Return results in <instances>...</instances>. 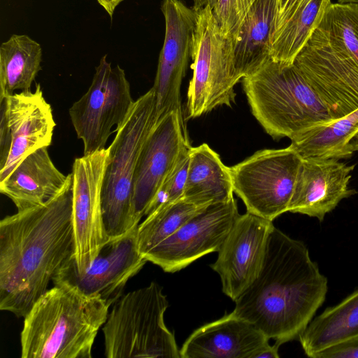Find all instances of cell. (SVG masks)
Here are the masks:
<instances>
[{
    "label": "cell",
    "instance_id": "obj_1",
    "mask_svg": "<svg viewBox=\"0 0 358 358\" xmlns=\"http://www.w3.org/2000/svg\"><path fill=\"white\" fill-rule=\"evenodd\" d=\"M71 187L0 222V309L24 317L73 257Z\"/></svg>",
    "mask_w": 358,
    "mask_h": 358
},
{
    "label": "cell",
    "instance_id": "obj_2",
    "mask_svg": "<svg viewBox=\"0 0 358 358\" xmlns=\"http://www.w3.org/2000/svg\"><path fill=\"white\" fill-rule=\"evenodd\" d=\"M328 280L303 242L273 227L257 278L233 312L277 345L299 339L325 301Z\"/></svg>",
    "mask_w": 358,
    "mask_h": 358
},
{
    "label": "cell",
    "instance_id": "obj_3",
    "mask_svg": "<svg viewBox=\"0 0 358 358\" xmlns=\"http://www.w3.org/2000/svg\"><path fill=\"white\" fill-rule=\"evenodd\" d=\"M110 306L99 296L57 282L24 317L22 358H91Z\"/></svg>",
    "mask_w": 358,
    "mask_h": 358
},
{
    "label": "cell",
    "instance_id": "obj_4",
    "mask_svg": "<svg viewBox=\"0 0 358 358\" xmlns=\"http://www.w3.org/2000/svg\"><path fill=\"white\" fill-rule=\"evenodd\" d=\"M251 112L275 139L292 138L314 125L333 119L294 64L270 60L242 79Z\"/></svg>",
    "mask_w": 358,
    "mask_h": 358
},
{
    "label": "cell",
    "instance_id": "obj_5",
    "mask_svg": "<svg viewBox=\"0 0 358 358\" xmlns=\"http://www.w3.org/2000/svg\"><path fill=\"white\" fill-rule=\"evenodd\" d=\"M156 101L152 88L138 97L108 149L103 189L104 227L109 239L121 237L137 228L134 207V176L142 147L156 123Z\"/></svg>",
    "mask_w": 358,
    "mask_h": 358
},
{
    "label": "cell",
    "instance_id": "obj_6",
    "mask_svg": "<svg viewBox=\"0 0 358 358\" xmlns=\"http://www.w3.org/2000/svg\"><path fill=\"white\" fill-rule=\"evenodd\" d=\"M169 306L156 282L122 295L103 327L108 358H180L173 334L164 322Z\"/></svg>",
    "mask_w": 358,
    "mask_h": 358
},
{
    "label": "cell",
    "instance_id": "obj_7",
    "mask_svg": "<svg viewBox=\"0 0 358 358\" xmlns=\"http://www.w3.org/2000/svg\"><path fill=\"white\" fill-rule=\"evenodd\" d=\"M191 58L193 70L187 91L189 117L195 118L235 101L237 78L234 63L235 39L225 34L207 6L196 11Z\"/></svg>",
    "mask_w": 358,
    "mask_h": 358
},
{
    "label": "cell",
    "instance_id": "obj_8",
    "mask_svg": "<svg viewBox=\"0 0 358 358\" xmlns=\"http://www.w3.org/2000/svg\"><path fill=\"white\" fill-rule=\"evenodd\" d=\"M302 157L291 147L259 150L229 167L247 212L273 221L288 212Z\"/></svg>",
    "mask_w": 358,
    "mask_h": 358
},
{
    "label": "cell",
    "instance_id": "obj_9",
    "mask_svg": "<svg viewBox=\"0 0 358 358\" xmlns=\"http://www.w3.org/2000/svg\"><path fill=\"white\" fill-rule=\"evenodd\" d=\"M134 101L124 70L119 65L112 67L103 55L89 89L69 110L84 155L106 148L113 127L124 122Z\"/></svg>",
    "mask_w": 358,
    "mask_h": 358
},
{
    "label": "cell",
    "instance_id": "obj_10",
    "mask_svg": "<svg viewBox=\"0 0 358 358\" xmlns=\"http://www.w3.org/2000/svg\"><path fill=\"white\" fill-rule=\"evenodd\" d=\"M294 64L333 120L358 109V64L320 28L313 33Z\"/></svg>",
    "mask_w": 358,
    "mask_h": 358
},
{
    "label": "cell",
    "instance_id": "obj_11",
    "mask_svg": "<svg viewBox=\"0 0 358 358\" xmlns=\"http://www.w3.org/2000/svg\"><path fill=\"white\" fill-rule=\"evenodd\" d=\"M56 123L40 83L0 99V182L30 154L51 145Z\"/></svg>",
    "mask_w": 358,
    "mask_h": 358
},
{
    "label": "cell",
    "instance_id": "obj_12",
    "mask_svg": "<svg viewBox=\"0 0 358 358\" xmlns=\"http://www.w3.org/2000/svg\"><path fill=\"white\" fill-rule=\"evenodd\" d=\"M108 162V149L76 158L72 172V222L74 263L83 273L108 241L102 209V189Z\"/></svg>",
    "mask_w": 358,
    "mask_h": 358
},
{
    "label": "cell",
    "instance_id": "obj_13",
    "mask_svg": "<svg viewBox=\"0 0 358 358\" xmlns=\"http://www.w3.org/2000/svg\"><path fill=\"white\" fill-rule=\"evenodd\" d=\"M239 215L234 199L210 204L144 257L165 272L178 271L208 253L218 252Z\"/></svg>",
    "mask_w": 358,
    "mask_h": 358
},
{
    "label": "cell",
    "instance_id": "obj_14",
    "mask_svg": "<svg viewBox=\"0 0 358 358\" xmlns=\"http://www.w3.org/2000/svg\"><path fill=\"white\" fill-rule=\"evenodd\" d=\"M165 36L153 87L156 118L175 111L182 115L180 87L191 57L197 13L180 0H164Z\"/></svg>",
    "mask_w": 358,
    "mask_h": 358
},
{
    "label": "cell",
    "instance_id": "obj_15",
    "mask_svg": "<svg viewBox=\"0 0 358 358\" xmlns=\"http://www.w3.org/2000/svg\"><path fill=\"white\" fill-rule=\"evenodd\" d=\"M136 229L109 239L82 273L76 271L72 257L54 275L53 284L64 282L76 286L84 294L98 296L109 306L113 305L123 295L129 280L148 262L139 251Z\"/></svg>",
    "mask_w": 358,
    "mask_h": 358
},
{
    "label": "cell",
    "instance_id": "obj_16",
    "mask_svg": "<svg viewBox=\"0 0 358 358\" xmlns=\"http://www.w3.org/2000/svg\"><path fill=\"white\" fill-rule=\"evenodd\" d=\"M189 146L183 115L173 111L154 124L141 150L134 176V207L139 221Z\"/></svg>",
    "mask_w": 358,
    "mask_h": 358
},
{
    "label": "cell",
    "instance_id": "obj_17",
    "mask_svg": "<svg viewBox=\"0 0 358 358\" xmlns=\"http://www.w3.org/2000/svg\"><path fill=\"white\" fill-rule=\"evenodd\" d=\"M273 222L247 212L240 215L210 265L220 275L222 292L235 301L258 275Z\"/></svg>",
    "mask_w": 358,
    "mask_h": 358
},
{
    "label": "cell",
    "instance_id": "obj_18",
    "mask_svg": "<svg viewBox=\"0 0 358 358\" xmlns=\"http://www.w3.org/2000/svg\"><path fill=\"white\" fill-rule=\"evenodd\" d=\"M354 169L333 158L302 157L288 212L322 222L343 199L357 194L348 187Z\"/></svg>",
    "mask_w": 358,
    "mask_h": 358
},
{
    "label": "cell",
    "instance_id": "obj_19",
    "mask_svg": "<svg viewBox=\"0 0 358 358\" xmlns=\"http://www.w3.org/2000/svg\"><path fill=\"white\" fill-rule=\"evenodd\" d=\"M269 338L233 311L196 329L180 350V358H257Z\"/></svg>",
    "mask_w": 358,
    "mask_h": 358
},
{
    "label": "cell",
    "instance_id": "obj_20",
    "mask_svg": "<svg viewBox=\"0 0 358 358\" xmlns=\"http://www.w3.org/2000/svg\"><path fill=\"white\" fill-rule=\"evenodd\" d=\"M71 185V173L66 176L59 171L44 147L27 156L0 182V192L22 211L48 203Z\"/></svg>",
    "mask_w": 358,
    "mask_h": 358
},
{
    "label": "cell",
    "instance_id": "obj_21",
    "mask_svg": "<svg viewBox=\"0 0 358 358\" xmlns=\"http://www.w3.org/2000/svg\"><path fill=\"white\" fill-rule=\"evenodd\" d=\"M279 8L278 0H255L235 41L234 63L241 80L271 60L273 36Z\"/></svg>",
    "mask_w": 358,
    "mask_h": 358
},
{
    "label": "cell",
    "instance_id": "obj_22",
    "mask_svg": "<svg viewBox=\"0 0 358 358\" xmlns=\"http://www.w3.org/2000/svg\"><path fill=\"white\" fill-rule=\"evenodd\" d=\"M189 165L182 198L198 206L234 199L230 168L207 144L191 147Z\"/></svg>",
    "mask_w": 358,
    "mask_h": 358
},
{
    "label": "cell",
    "instance_id": "obj_23",
    "mask_svg": "<svg viewBox=\"0 0 358 358\" xmlns=\"http://www.w3.org/2000/svg\"><path fill=\"white\" fill-rule=\"evenodd\" d=\"M358 337V289L314 317L299 336L304 353L317 358L323 351Z\"/></svg>",
    "mask_w": 358,
    "mask_h": 358
},
{
    "label": "cell",
    "instance_id": "obj_24",
    "mask_svg": "<svg viewBox=\"0 0 358 358\" xmlns=\"http://www.w3.org/2000/svg\"><path fill=\"white\" fill-rule=\"evenodd\" d=\"M291 146L301 157L350 159L358 151V109L314 125L294 136Z\"/></svg>",
    "mask_w": 358,
    "mask_h": 358
},
{
    "label": "cell",
    "instance_id": "obj_25",
    "mask_svg": "<svg viewBox=\"0 0 358 358\" xmlns=\"http://www.w3.org/2000/svg\"><path fill=\"white\" fill-rule=\"evenodd\" d=\"M331 0H297L277 19L273 36L271 59L292 64L320 25Z\"/></svg>",
    "mask_w": 358,
    "mask_h": 358
},
{
    "label": "cell",
    "instance_id": "obj_26",
    "mask_svg": "<svg viewBox=\"0 0 358 358\" xmlns=\"http://www.w3.org/2000/svg\"><path fill=\"white\" fill-rule=\"evenodd\" d=\"M42 48L26 34H13L0 46V99L31 90L41 69Z\"/></svg>",
    "mask_w": 358,
    "mask_h": 358
},
{
    "label": "cell",
    "instance_id": "obj_27",
    "mask_svg": "<svg viewBox=\"0 0 358 358\" xmlns=\"http://www.w3.org/2000/svg\"><path fill=\"white\" fill-rule=\"evenodd\" d=\"M206 206L196 205L182 197L157 207L138 225L136 238L141 255L144 257Z\"/></svg>",
    "mask_w": 358,
    "mask_h": 358
},
{
    "label": "cell",
    "instance_id": "obj_28",
    "mask_svg": "<svg viewBox=\"0 0 358 358\" xmlns=\"http://www.w3.org/2000/svg\"><path fill=\"white\" fill-rule=\"evenodd\" d=\"M318 27L358 64V3H331Z\"/></svg>",
    "mask_w": 358,
    "mask_h": 358
},
{
    "label": "cell",
    "instance_id": "obj_29",
    "mask_svg": "<svg viewBox=\"0 0 358 358\" xmlns=\"http://www.w3.org/2000/svg\"><path fill=\"white\" fill-rule=\"evenodd\" d=\"M191 146L187 148L168 176L148 209L146 215L157 207L173 203L182 197L189 165Z\"/></svg>",
    "mask_w": 358,
    "mask_h": 358
},
{
    "label": "cell",
    "instance_id": "obj_30",
    "mask_svg": "<svg viewBox=\"0 0 358 358\" xmlns=\"http://www.w3.org/2000/svg\"><path fill=\"white\" fill-rule=\"evenodd\" d=\"M213 13L222 31L236 40L245 17L241 0H216Z\"/></svg>",
    "mask_w": 358,
    "mask_h": 358
},
{
    "label": "cell",
    "instance_id": "obj_31",
    "mask_svg": "<svg viewBox=\"0 0 358 358\" xmlns=\"http://www.w3.org/2000/svg\"><path fill=\"white\" fill-rule=\"evenodd\" d=\"M317 358H358V337L327 349Z\"/></svg>",
    "mask_w": 358,
    "mask_h": 358
},
{
    "label": "cell",
    "instance_id": "obj_32",
    "mask_svg": "<svg viewBox=\"0 0 358 358\" xmlns=\"http://www.w3.org/2000/svg\"><path fill=\"white\" fill-rule=\"evenodd\" d=\"M98 3L104 9L112 19L116 8L123 0H96Z\"/></svg>",
    "mask_w": 358,
    "mask_h": 358
},
{
    "label": "cell",
    "instance_id": "obj_33",
    "mask_svg": "<svg viewBox=\"0 0 358 358\" xmlns=\"http://www.w3.org/2000/svg\"><path fill=\"white\" fill-rule=\"evenodd\" d=\"M279 345L275 343L273 345H268L263 350H262L257 355V358H278Z\"/></svg>",
    "mask_w": 358,
    "mask_h": 358
},
{
    "label": "cell",
    "instance_id": "obj_34",
    "mask_svg": "<svg viewBox=\"0 0 358 358\" xmlns=\"http://www.w3.org/2000/svg\"><path fill=\"white\" fill-rule=\"evenodd\" d=\"M297 0H278L279 13L278 18L287 13Z\"/></svg>",
    "mask_w": 358,
    "mask_h": 358
},
{
    "label": "cell",
    "instance_id": "obj_35",
    "mask_svg": "<svg viewBox=\"0 0 358 358\" xmlns=\"http://www.w3.org/2000/svg\"><path fill=\"white\" fill-rule=\"evenodd\" d=\"M215 2L216 0H193L194 4L192 8L195 11L200 10L207 6H209L213 9Z\"/></svg>",
    "mask_w": 358,
    "mask_h": 358
},
{
    "label": "cell",
    "instance_id": "obj_36",
    "mask_svg": "<svg viewBox=\"0 0 358 358\" xmlns=\"http://www.w3.org/2000/svg\"><path fill=\"white\" fill-rule=\"evenodd\" d=\"M255 0H241V3L245 15H246L249 8Z\"/></svg>",
    "mask_w": 358,
    "mask_h": 358
}]
</instances>
